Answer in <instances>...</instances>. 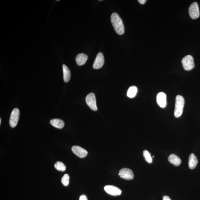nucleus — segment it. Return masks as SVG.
<instances>
[{
    "label": "nucleus",
    "mask_w": 200,
    "mask_h": 200,
    "mask_svg": "<svg viewBox=\"0 0 200 200\" xmlns=\"http://www.w3.org/2000/svg\"><path fill=\"white\" fill-rule=\"evenodd\" d=\"M111 24L114 30L120 35H122L124 33V26L122 20L119 16L118 13H113L111 16Z\"/></svg>",
    "instance_id": "f257e3e1"
},
{
    "label": "nucleus",
    "mask_w": 200,
    "mask_h": 200,
    "mask_svg": "<svg viewBox=\"0 0 200 200\" xmlns=\"http://www.w3.org/2000/svg\"><path fill=\"white\" fill-rule=\"evenodd\" d=\"M184 104V100L183 97L180 95L177 96L174 111V115L176 118H179L181 116L183 111Z\"/></svg>",
    "instance_id": "f03ea898"
},
{
    "label": "nucleus",
    "mask_w": 200,
    "mask_h": 200,
    "mask_svg": "<svg viewBox=\"0 0 200 200\" xmlns=\"http://www.w3.org/2000/svg\"><path fill=\"white\" fill-rule=\"evenodd\" d=\"M182 63L184 68L186 70H191L195 67L193 57L190 55H188L182 59Z\"/></svg>",
    "instance_id": "7ed1b4c3"
},
{
    "label": "nucleus",
    "mask_w": 200,
    "mask_h": 200,
    "mask_svg": "<svg viewBox=\"0 0 200 200\" xmlns=\"http://www.w3.org/2000/svg\"><path fill=\"white\" fill-rule=\"evenodd\" d=\"M20 116V110L18 108H15L11 111L10 120H9V124L11 128H14L18 124L19 118Z\"/></svg>",
    "instance_id": "20e7f679"
},
{
    "label": "nucleus",
    "mask_w": 200,
    "mask_h": 200,
    "mask_svg": "<svg viewBox=\"0 0 200 200\" xmlns=\"http://www.w3.org/2000/svg\"><path fill=\"white\" fill-rule=\"evenodd\" d=\"M189 12L190 18L193 20L198 18L200 13L198 5L196 2L190 5L189 9Z\"/></svg>",
    "instance_id": "39448f33"
},
{
    "label": "nucleus",
    "mask_w": 200,
    "mask_h": 200,
    "mask_svg": "<svg viewBox=\"0 0 200 200\" xmlns=\"http://www.w3.org/2000/svg\"><path fill=\"white\" fill-rule=\"evenodd\" d=\"M86 102L88 106L92 110L94 111L97 110L98 109L95 94L92 93L88 94L86 98Z\"/></svg>",
    "instance_id": "423d86ee"
},
{
    "label": "nucleus",
    "mask_w": 200,
    "mask_h": 200,
    "mask_svg": "<svg viewBox=\"0 0 200 200\" xmlns=\"http://www.w3.org/2000/svg\"><path fill=\"white\" fill-rule=\"evenodd\" d=\"M119 175L120 176V178L128 180H132L134 178V174L132 171L130 169L126 168L121 169L119 172Z\"/></svg>",
    "instance_id": "0eeeda50"
},
{
    "label": "nucleus",
    "mask_w": 200,
    "mask_h": 200,
    "mask_svg": "<svg viewBox=\"0 0 200 200\" xmlns=\"http://www.w3.org/2000/svg\"><path fill=\"white\" fill-rule=\"evenodd\" d=\"M106 192L107 193L113 196H119L122 193V191L116 186L108 185L105 186L104 188Z\"/></svg>",
    "instance_id": "6e6552de"
},
{
    "label": "nucleus",
    "mask_w": 200,
    "mask_h": 200,
    "mask_svg": "<svg viewBox=\"0 0 200 200\" xmlns=\"http://www.w3.org/2000/svg\"><path fill=\"white\" fill-rule=\"evenodd\" d=\"M104 63V58L103 55L101 52H99L95 59L93 64V68L95 69H99L103 66Z\"/></svg>",
    "instance_id": "1a4fd4ad"
},
{
    "label": "nucleus",
    "mask_w": 200,
    "mask_h": 200,
    "mask_svg": "<svg viewBox=\"0 0 200 200\" xmlns=\"http://www.w3.org/2000/svg\"><path fill=\"white\" fill-rule=\"evenodd\" d=\"M72 150L73 153L80 158H84L88 155V152L80 146H73L72 148Z\"/></svg>",
    "instance_id": "9d476101"
},
{
    "label": "nucleus",
    "mask_w": 200,
    "mask_h": 200,
    "mask_svg": "<svg viewBox=\"0 0 200 200\" xmlns=\"http://www.w3.org/2000/svg\"><path fill=\"white\" fill-rule=\"evenodd\" d=\"M157 102L159 107L164 108L166 105V95L164 92H159L157 95Z\"/></svg>",
    "instance_id": "9b49d317"
},
{
    "label": "nucleus",
    "mask_w": 200,
    "mask_h": 200,
    "mask_svg": "<svg viewBox=\"0 0 200 200\" xmlns=\"http://www.w3.org/2000/svg\"><path fill=\"white\" fill-rule=\"evenodd\" d=\"M88 56L84 53L79 54L76 57V61L78 66L84 65L87 61Z\"/></svg>",
    "instance_id": "f8f14e48"
},
{
    "label": "nucleus",
    "mask_w": 200,
    "mask_h": 200,
    "mask_svg": "<svg viewBox=\"0 0 200 200\" xmlns=\"http://www.w3.org/2000/svg\"><path fill=\"white\" fill-rule=\"evenodd\" d=\"M198 163V160L197 157L193 153H191L189 156L188 163L189 168L191 170L195 169L197 166Z\"/></svg>",
    "instance_id": "ddd939ff"
},
{
    "label": "nucleus",
    "mask_w": 200,
    "mask_h": 200,
    "mask_svg": "<svg viewBox=\"0 0 200 200\" xmlns=\"http://www.w3.org/2000/svg\"><path fill=\"white\" fill-rule=\"evenodd\" d=\"M168 161L170 162L175 166H178L181 164V160L178 156L174 154H172L168 157Z\"/></svg>",
    "instance_id": "4468645a"
},
{
    "label": "nucleus",
    "mask_w": 200,
    "mask_h": 200,
    "mask_svg": "<svg viewBox=\"0 0 200 200\" xmlns=\"http://www.w3.org/2000/svg\"><path fill=\"white\" fill-rule=\"evenodd\" d=\"M50 124L54 127L62 129L65 126L64 122L59 119H54L50 120Z\"/></svg>",
    "instance_id": "2eb2a0df"
},
{
    "label": "nucleus",
    "mask_w": 200,
    "mask_h": 200,
    "mask_svg": "<svg viewBox=\"0 0 200 200\" xmlns=\"http://www.w3.org/2000/svg\"><path fill=\"white\" fill-rule=\"evenodd\" d=\"M63 80L65 82H68L70 80V72L68 67L66 65L63 64L62 66Z\"/></svg>",
    "instance_id": "dca6fc26"
},
{
    "label": "nucleus",
    "mask_w": 200,
    "mask_h": 200,
    "mask_svg": "<svg viewBox=\"0 0 200 200\" xmlns=\"http://www.w3.org/2000/svg\"><path fill=\"white\" fill-rule=\"evenodd\" d=\"M138 89L136 86H131L128 90L127 96L130 98H133L135 97L137 93Z\"/></svg>",
    "instance_id": "f3484780"
},
{
    "label": "nucleus",
    "mask_w": 200,
    "mask_h": 200,
    "mask_svg": "<svg viewBox=\"0 0 200 200\" xmlns=\"http://www.w3.org/2000/svg\"><path fill=\"white\" fill-rule=\"evenodd\" d=\"M55 168L59 171H64L66 170V167L64 163L61 161H57L54 165Z\"/></svg>",
    "instance_id": "a211bd4d"
},
{
    "label": "nucleus",
    "mask_w": 200,
    "mask_h": 200,
    "mask_svg": "<svg viewBox=\"0 0 200 200\" xmlns=\"http://www.w3.org/2000/svg\"><path fill=\"white\" fill-rule=\"evenodd\" d=\"M70 176L68 174H65L63 176L61 180V182L63 185L65 186H68L70 183Z\"/></svg>",
    "instance_id": "6ab92c4d"
},
{
    "label": "nucleus",
    "mask_w": 200,
    "mask_h": 200,
    "mask_svg": "<svg viewBox=\"0 0 200 200\" xmlns=\"http://www.w3.org/2000/svg\"><path fill=\"white\" fill-rule=\"evenodd\" d=\"M143 155L145 160L148 162L149 163H151L152 162V159L151 155H150V153L148 151H146V150L144 151L143 152Z\"/></svg>",
    "instance_id": "aec40b11"
},
{
    "label": "nucleus",
    "mask_w": 200,
    "mask_h": 200,
    "mask_svg": "<svg viewBox=\"0 0 200 200\" xmlns=\"http://www.w3.org/2000/svg\"><path fill=\"white\" fill-rule=\"evenodd\" d=\"M79 200H88V199L85 195H83L80 196Z\"/></svg>",
    "instance_id": "412c9836"
},
{
    "label": "nucleus",
    "mask_w": 200,
    "mask_h": 200,
    "mask_svg": "<svg viewBox=\"0 0 200 200\" xmlns=\"http://www.w3.org/2000/svg\"><path fill=\"white\" fill-rule=\"evenodd\" d=\"M163 200H172L170 198L167 196H165L163 198Z\"/></svg>",
    "instance_id": "4be33fe9"
},
{
    "label": "nucleus",
    "mask_w": 200,
    "mask_h": 200,
    "mask_svg": "<svg viewBox=\"0 0 200 200\" xmlns=\"http://www.w3.org/2000/svg\"><path fill=\"white\" fill-rule=\"evenodd\" d=\"M138 1L142 5H143L146 3V2H147V1H146V0H139V1Z\"/></svg>",
    "instance_id": "5701e85b"
},
{
    "label": "nucleus",
    "mask_w": 200,
    "mask_h": 200,
    "mask_svg": "<svg viewBox=\"0 0 200 200\" xmlns=\"http://www.w3.org/2000/svg\"><path fill=\"white\" fill-rule=\"evenodd\" d=\"M1 119H0V124H1Z\"/></svg>",
    "instance_id": "b1692460"
}]
</instances>
